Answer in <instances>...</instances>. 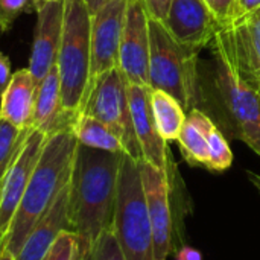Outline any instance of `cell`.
<instances>
[{
	"label": "cell",
	"instance_id": "44dd1931",
	"mask_svg": "<svg viewBox=\"0 0 260 260\" xmlns=\"http://www.w3.org/2000/svg\"><path fill=\"white\" fill-rule=\"evenodd\" d=\"M72 129L79 145L101 149V151H108V152L126 154L120 139L105 123L88 114L81 113L75 119Z\"/></svg>",
	"mask_w": 260,
	"mask_h": 260
},
{
	"label": "cell",
	"instance_id": "30bf717a",
	"mask_svg": "<svg viewBox=\"0 0 260 260\" xmlns=\"http://www.w3.org/2000/svg\"><path fill=\"white\" fill-rule=\"evenodd\" d=\"M149 14L142 0H128L119 52V69L128 84L149 87Z\"/></svg>",
	"mask_w": 260,
	"mask_h": 260
},
{
	"label": "cell",
	"instance_id": "484cf974",
	"mask_svg": "<svg viewBox=\"0 0 260 260\" xmlns=\"http://www.w3.org/2000/svg\"><path fill=\"white\" fill-rule=\"evenodd\" d=\"M35 2L37 0H0V30H11L20 15L35 12Z\"/></svg>",
	"mask_w": 260,
	"mask_h": 260
},
{
	"label": "cell",
	"instance_id": "603a6c76",
	"mask_svg": "<svg viewBox=\"0 0 260 260\" xmlns=\"http://www.w3.org/2000/svg\"><path fill=\"white\" fill-rule=\"evenodd\" d=\"M90 250L73 232H62L43 260H87Z\"/></svg>",
	"mask_w": 260,
	"mask_h": 260
},
{
	"label": "cell",
	"instance_id": "d6986e66",
	"mask_svg": "<svg viewBox=\"0 0 260 260\" xmlns=\"http://www.w3.org/2000/svg\"><path fill=\"white\" fill-rule=\"evenodd\" d=\"M216 123L200 108L187 113L186 122L177 139L184 160L190 166H203L209 163V134Z\"/></svg>",
	"mask_w": 260,
	"mask_h": 260
},
{
	"label": "cell",
	"instance_id": "d4e9b609",
	"mask_svg": "<svg viewBox=\"0 0 260 260\" xmlns=\"http://www.w3.org/2000/svg\"><path fill=\"white\" fill-rule=\"evenodd\" d=\"M87 260H126L119 241L113 232V227L105 229L90 248Z\"/></svg>",
	"mask_w": 260,
	"mask_h": 260
},
{
	"label": "cell",
	"instance_id": "5b68a950",
	"mask_svg": "<svg viewBox=\"0 0 260 260\" xmlns=\"http://www.w3.org/2000/svg\"><path fill=\"white\" fill-rule=\"evenodd\" d=\"M91 15L84 0H64V21L56 66L61 78L62 104L78 117L85 105L90 78Z\"/></svg>",
	"mask_w": 260,
	"mask_h": 260
},
{
	"label": "cell",
	"instance_id": "ac0fdd59",
	"mask_svg": "<svg viewBox=\"0 0 260 260\" xmlns=\"http://www.w3.org/2000/svg\"><path fill=\"white\" fill-rule=\"evenodd\" d=\"M233 29L242 69L260 98V8L242 15Z\"/></svg>",
	"mask_w": 260,
	"mask_h": 260
},
{
	"label": "cell",
	"instance_id": "f546056e",
	"mask_svg": "<svg viewBox=\"0 0 260 260\" xmlns=\"http://www.w3.org/2000/svg\"><path fill=\"white\" fill-rule=\"evenodd\" d=\"M175 260H203V254L193 247H181L175 253Z\"/></svg>",
	"mask_w": 260,
	"mask_h": 260
},
{
	"label": "cell",
	"instance_id": "83f0119b",
	"mask_svg": "<svg viewBox=\"0 0 260 260\" xmlns=\"http://www.w3.org/2000/svg\"><path fill=\"white\" fill-rule=\"evenodd\" d=\"M142 2H143L151 18L158 20V21H165L172 0H142Z\"/></svg>",
	"mask_w": 260,
	"mask_h": 260
},
{
	"label": "cell",
	"instance_id": "2e32d148",
	"mask_svg": "<svg viewBox=\"0 0 260 260\" xmlns=\"http://www.w3.org/2000/svg\"><path fill=\"white\" fill-rule=\"evenodd\" d=\"M75 119L76 117L69 114L64 108L59 70L58 66H53L38 84L32 128L50 136L61 129L70 128Z\"/></svg>",
	"mask_w": 260,
	"mask_h": 260
},
{
	"label": "cell",
	"instance_id": "d590c367",
	"mask_svg": "<svg viewBox=\"0 0 260 260\" xmlns=\"http://www.w3.org/2000/svg\"><path fill=\"white\" fill-rule=\"evenodd\" d=\"M43 2H64V0H43Z\"/></svg>",
	"mask_w": 260,
	"mask_h": 260
},
{
	"label": "cell",
	"instance_id": "8992f818",
	"mask_svg": "<svg viewBox=\"0 0 260 260\" xmlns=\"http://www.w3.org/2000/svg\"><path fill=\"white\" fill-rule=\"evenodd\" d=\"M113 232L126 260H154V242L139 161L122 155Z\"/></svg>",
	"mask_w": 260,
	"mask_h": 260
},
{
	"label": "cell",
	"instance_id": "7c38bea8",
	"mask_svg": "<svg viewBox=\"0 0 260 260\" xmlns=\"http://www.w3.org/2000/svg\"><path fill=\"white\" fill-rule=\"evenodd\" d=\"M37 23L29 56V72L40 84V81L56 66L62 21H64V2H35Z\"/></svg>",
	"mask_w": 260,
	"mask_h": 260
},
{
	"label": "cell",
	"instance_id": "9c48e42d",
	"mask_svg": "<svg viewBox=\"0 0 260 260\" xmlns=\"http://www.w3.org/2000/svg\"><path fill=\"white\" fill-rule=\"evenodd\" d=\"M146 207L149 213L154 260H168L174 250V225L171 209V171H161L143 160H139Z\"/></svg>",
	"mask_w": 260,
	"mask_h": 260
},
{
	"label": "cell",
	"instance_id": "ffe728a7",
	"mask_svg": "<svg viewBox=\"0 0 260 260\" xmlns=\"http://www.w3.org/2000/svg\"><path fill=\"white\" fill-rule=\"evenodd\" d=\"M151 108L161 139L175 142L186 122V110L174 96L157 88H151Z\"/></svg>",
	"mask_w": 260,
	"mask_h": 260
},
{
	"label": "cell",
	"instance_id": "4dcf8cb0",
	"mask_svg": "<svg viewBox=\"0 0 260 260\" xmlns=\"http://www.w3.org/2000/svg\"><path fill=\"white\" fill-rule=\"evenodd\" d=\"M239 5V18L242 15H247L260 8V0H238Z\"/></svg>",
	"mask_w": 260,
	"mask_h": 260
},
{
	"label": "cell",
	"instance_id": "7402d4cb",
	"mask_svg": "<svg viewBox=\"0 0 260 260\" xmlns=\"http://www.w3.org/2000/svg\"><path fill=\"white\" fill-rule=\"evenodd\" d=\"M30 129H18L0 119V184L23 146Z\"/></svg>",
	"mask_w": 260,
	"mask_h": 260
},
{
	"label": "cell",
	"instance_id": "ba28073f",
	"mask_svg": "<svg viewBox=\"0 0 260 260\" xmlns=\"http://www.w3.org/2000/svg\"><path fill=\"white\" fill-rule=\"evenodd\" d=\"M126 5L128 0H110L91 15L88 93L99 76L114 67H119Z\"/></svg>",
	"mask_w": 260,
	"mask_h": 260
},
{
	"label": "cell",
	"instance_id": "7a4b0ae2",
	"mask_svg": "<svg viewBox=\"0 0 260 260\" xmlns=\"http://www.w3.org/2000/svg\"><path fill=\"white\" fill-rule=\"evenodd\" d=\"M78 145L72 126L46 137L37 166L8 230L6 250L14 257L38 219L69 186Z\"/></svg>",
	"mask_w": 260,
	"mask_h": 260
},
{
	"label": "cell",
	"instance_id": "277c9868",
	"mask_svg": "<svg viewBox=\"0 0 260 260\" xmlns=\"http://www.w3.org/2000/svg\"><path fill=\"white\" fill-rule=\"evenodd\" d=\"M149 87L174 96L189 113L198 108L200 49L178 43L158 20L149 17Z\"/></svg>",
	"mask_w": 260,
	"mask_h": 260
},
{
	"label": "cell",
	"instance_id": "1f68e13d",
	"mask_svg": "<svg viewBox=\"0 0 260 260\" xmlns=\"http://www.w3.org/2000/svg\"><path fill=\"white\" fill-rule=\"evenodd\" d=\"M85 2V5H87V8H88V12H90V15H93L94 12H98L107 2H110V0H84Z\"/></svg>",
	"mask_w": 260,
	"mask_h": 260
},
{
	"label": "cell",
	"instance_id": "6da1fadb",
	"mask_svg": "<svg viewBox=\"0 0 260 260\" xmlns=\"http://www.w3.org/2000/svg\"><path fill=\"white\" fill-rule=\"evenodd\" d=\"M122 155L78 145L69 183V219L88 250L113 224Z\"/></svg>",
	"mask_w": 260,
	"mask_h": 260
},
{
	"label": "cell",
	"instance_id": "836d02e7",
	"mask_svg": "<svg viewBox=\"0 0 260 260\" xmlns=\"http://www.w3.org/2000/svg\"><path fill=\"white\" fill-rule=\"evenodd\" d=\"M0 260H15V257L5 248V251L2 253V256H0Z\"/></svg>",
	"mask_w": 260,
	"mask_h": 260
},
{
	"label": "cell",
	"instance_id": "5bb4252c",
	"mask_svg": "<svg viewBox=\"0 0 260 260\" xmlns=\"http://www.w3.org/2000/svg\"><path fill=\"white\" fill-rule=\"evenodd\" d=\"M128 99L136 139L142 152V160L161 169L171 171V155L166 142L158 134L152 108L151 88L128 84Z\"/></svg>",
	"mask_w": 260,
	"mask_h": 260
},
{
	"label": "cell",
	"instance_id": "4316f807",
	"mask_svg": "<svg viewBox=\"0 0 260 260\" xmlns=\"http://www.w3.org/2000/svg\"><path fill=\"white\" fill-rule=\"evenodd\" d=\"M219 27H232L239 20L238 0H206Z\"/></svg>",
	"mask_w": 260,
	"mask_h": 260
},
{
	"label": "cell",
	"instance_id": "d6a6232c",
	"mask_svg": "<svg viewBox=\"0 0 260 260\" xmlns=\"http://www.w3.org/2000/svg\"><path fill=\"white\" fill-rule=\"evenodd\" d=\"M248 177H250V180H251V183L256 186V189L260 192V175L257 174H254V172H248Z\"/></svg>",
	"mask_w": 260,
	"mask_h": 260
},
{
	"label": "cell",
	"instance_id": "e575fe53",
	"mask_svg": "<svg viewBox=\"0 0 260 260\" xmlns=\"http://www.w3.org/2000/svg\"><path fill=\"white\" fill-rule=\"evenodd\" d=\"M6 244H8V235H6L3 239H0V256H2V253L5 251V248H6Z\"/></svg>",
	"mask_w": 260,
	"mask_h": 260
},
{
	"label": "cell",
	"instance_id": "3957f363",
	"mask_svg": "<svg viewBox=\"0 0 260 260\" xmlns=\"http://www.w3.org/2000/svg\"><path fill=\"white\" fill-rule=\"evenodd\" d=\"M209 46L215 61L213 87L225 123L260 157V98L242 69L233 26L219 27Z\"/></svg>",
	"mask_w": 260,
	"mask_h": 260
},
{
	"label": "cell",
	"instance_id": "52a82bcc",
	"mask_svg": "<svg viewBox=\"0 0 260 260\" xmlns=\"http://www.w3.org/2000/svg\"><path fill=\"white\" fill-rule=\"evenodd\" d=\"M82 113L105 123L120 139L125 152L137 161L142 160L131 119L128 81L119 67L105 72L96 79Z\"/></svg>",
	"mask_w": 260,
	"mask_h": 260
},
{
	"label": "cell",
	"instance_id": "e0dca14e",
	"mask_svg": "<svg viewBox=\"0 0 260 260\" xmlns=\"http://www.w3.org/2000/svg\"><path fill=\"white\" fill-rule=\"evenodd\" d=\"M38 82L29 69H20L12 73L11 82L0 98V119L18 129H30Z\"/></svg>",
	"mask_w": 260,
	"mask_h": 260
},
{
	"label": "cell",
	"instance_id": "9a60e30c",
	"mask_svg": "<svg viewBox=\"0 0 260 260\" xmlns=\"http://www.w3.org/2000/svg\"><path fill=\"white\" fill-rule=\"evenodd\" d=\"M72 232L69 219V186L29 232L15 260H43L62 232Z\"/></svg>",
	"mask_w": 260,
	"mask_h": 260
},
{
	"label": "cell",
	"instance_id": "8fae6325",
	"mask_svg": "<svg viewBox=\"0 0 260 260\" xmlns=\"http://www.w3.org/2000/svg\"><path fill=\"white\" fill-rule=\"evenodd\" d=\"M46 137L47 136L40 129L30 128L23 146L0 184V239L8 235L9 225L40 158Z\"/></svg>",
	"mask_w": 260,
	"mask_h": 260
},
{
	"label": "cell",
	"instance_id": "f1b7e54d",
	"mask_svg": "<svg viewBox=\"0 0 260 260\" xmlns=\"http://www.w3.org/2000/svg\"><path fill=\"white\" fill-rule=\"evenodd\" d=\"M11 78H12V73H11V59L0 49V98L5 93L6 87L9 85Z\"/></svg>",
	"mask_w": 260,
	"mask_h": 260
},
{
	"label": "cell",
	"instance_id": "cb8c5ba5",
	"mask_svg": "<svg viewBox=\"0 0 260 260\" xmlns=\"http://www.w3.org/2000/svg\"><path fill=\"white\" fill-rule=\"evenodd\" d=\"M233 163L232 148L221 133V129L215 125L209 134V163L207 169L213 172H224Z\"/></svg>",
	"mask_w": 260,
	"mask_h": 260
},
{
	"label": "cell",
	"instance_id": "4fadbf2b",
	"mask_svg": "<svg viewBox=\"0 0 260 260\" xmlns=\"http://www.w3.org/2000/svg\"><path fill=\"white\" fill-rule=\"evenodd\" d=\"M161 23L178 43L200 50L210 44L219 29L206 0H172Z\"/></svg>",
	"mask_w": 260,
	"mask_h": 260
}]
</instances>
